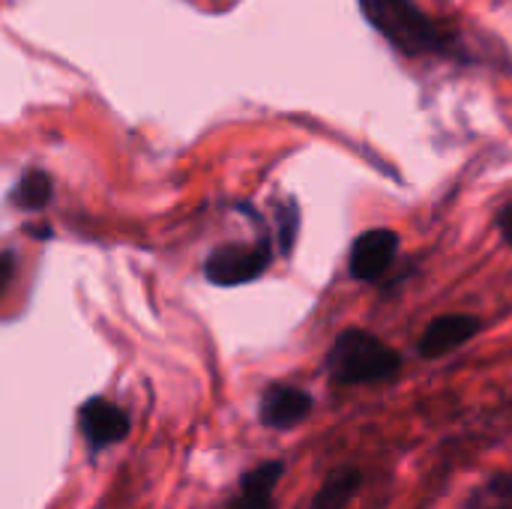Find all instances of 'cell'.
Listing matches in <instances>:
<instances>
[{"label":"cell","instance_id":"7c38bea8","mask_svg":"<svg viewBox=\"0 0 512 509\" xmlns=\"http://www.w3.org/2000/svg\"><path fill=\"white\" fill-rule=\"evenodd\" d=\"M297 228H300V207L294 201H285L279 207V243H282V252L288 255L291 246H294V237H297Z\"/></svg>","mask_w":512,"mask_h":509},{"label":"cell","instance_id":"3957f363","mask_svg":"<svg viewBox=\"0 0 512 509\" xmlns=\"http://www.w3.org/2000/svg\"><path fill=\"white\" fill-rule=\"evenodd\" d=\"M270 264V243H255V246H219L210 258H207V279L213 285H243L258 279Z\"/></svg>","mask_w":512,"mask_h":509},{"label":"cell","instance_id":"52a82bcc","mask_svg":"<svg viewBox=\"0 0 512 509\" xmlns=\"http://www.w3.org/2000/svg\"><path fill=\"white\" fill-rule=\"evenodd\" d=\"M480 330V321L474 315H441L435 318L423 339H420V354L423 357H444L450 351H456L459 345H465L468 339H474Z\"/></svg>","mask_w":512,"mask_h":509},{"label":"cell","instance_id":"ba28073f","mask_svg":"<svg viewBox=\"0 0 512 509\" xmlns=\"http://www.w3.org/2000/svg\"><path fill=\"white\" fill-rule=\"evenodd\" d=\"M285 465L282 462H264L243 474L240 495L234 498L231 509H273V489L282 480Z\"/></svg>","mask_w":512,"mask_h":509},{"label":"cell","instance_id":"8992f818","mask_svg":"<svg viewBox=\"0 0 512 509\" xmlns=\"http://www.w3.org/2000/svg\"><path fill=\"white\" fill-rule=\"evenodd\" d=\"M309 414H312V396L306 390L285 387V384L270 387L261 396V408H258L261 423L270 426V429H294Z\"/></svg>","mask_w":512,"mask_h":509},{"label":"cell","instance_id":"7a4b0ae2","mask_svg":"<svg viewBox=\"0 0 512 509\" xmlns=\"http://www.w3.org/2000/svg\"><path fill=\"white\" fill-rule=\"evenodd\" d=\"M366 12L408 54H417L423 48H435L438 45L435 27L408 0H372V3H366Z\"/></svg>","mask_w":512,"mask_h":509},{"label":"cell","instance_id":"6da1fadb","mask_svg":"<svg viewBox=\"0 0 512 509\" xmlns=\"http://www.w3.org/2000/svg\"><path fill=\"white\" fill-rule=\"evenodd\" d=\"M399 366L402 357L366 330H345L327 354L330 378L345 387L387 381L399 372Z\"/></svg>","mask_w":512,"mask_h":509},{"label":"cell","instance_id":"5bb4252c","mask_svg":"<svg viewBox=\"0 0 512 509\" xmlns=\"http://www.w3.org/2000/svg\"><path fill=\"white\" fill-rule=\"evenodd\" d=\"M501 234H504L507 243H512V204L501 213Z\"/></svg>","mask_w":512,"mask_h":509},{"label":"cell","instance_id":"30bf717a","mask_svg":"<svg viewBox=\"0 0 512 509\" xmlns=\"http://www.w3.org/2000/svg\"><path fill=\"white\" fill-rule=\"evenodd\" d=\"M9 201L21 210H42L51 201V177L45 171H27L15 186Z\"/></svg>","mask_w":512,"mask_h":509},{"label":"cell","instance_id":"277c9868","mask_svg":"<svg viewBox=\"0 0 512 509\" xmlns=\"http://www.w3.org/2000/svg\"><path fill=\"white\" fill-rule=\"evenodd\" d=\"M78 423L90 450H105L111 444H120L129 438L132 429L129 414L108 399H87L78 411Z\"/></svg>","mask_w":512,"mask_h":509},{"label":"cell","instance_id":"9c48e42d","mask_svg":"<svg viewBox=\"0 0 512 509\" xmlns=\"http://www.w3.org/2000/svg\"><path fill=\"white\" fill-rule=\"evenodd\" d=\"M360 486H363V474L357 468H342L324 480V486L312 498L309 509H345V504L357 495Z\"/></svg>","mask_w":512,"mask_h":509},{"label":"cell","instance_id":"5b68a950","mask_svg":"<svg viewBox=\"0 0 512 509\" xmlns=\"http://www.w3.org/2000/svg\"><path fill=\"white\" fill-rule=\"evenodd\" d=\"M396 249H399V234L390 228H375L360 234L351 249V276L363 282L378 279L393 264Z\"/></svg>","mask_w":512,"mask_h":509},{"label":"cell","instance_id":"8fae6325","mask_svg":"<svg viewBox=\"0 0 512 509\" xmlns=\"http://www.w3.org/2000/svg\"><path fill=\"white\" fill-rule=\"evenodd\" d=\"M468 509H512V474H501L477 489Z\"/></svg>","mask_w":512,"mask_h":509},{"label":"cell","instance_id":"4fadbf2b","mask_svg":"<svg viewBox=\"0 0 512 509\" xmlns=\"http://www.w3.org/2000/svg\"><path fill=\"white\" fill-rule=\"evenodd\" d=\"M12 270H15V258L9 252L0 255V291L6 288V282L12 279Z\"/></svg>","mask_w":512,"mask_h":509}]
</instances>
